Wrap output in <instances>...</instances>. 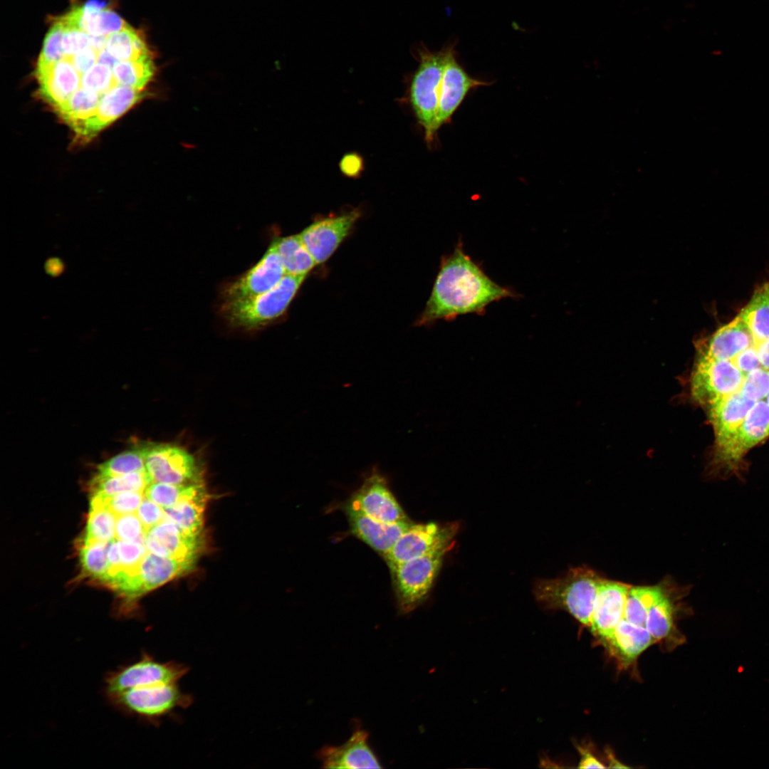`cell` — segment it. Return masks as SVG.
<instances>
[{
	"instance_id": "1",
	"label": "cell",
	"mask_w": 769,
	"mask_h": 769,
	"mask_svg": "<svg viewBox=\"0 0 769 769\" xmlns=\"http://www.w3.org/2000/svg\"><path fill=\"white\" fill-rule=\"evenodd\" d=\"M517 296L513 290L493 281L465 252L459 240L453 252L441 258L431 293L416 325L481 315L491 303Z\"/></svg>"
},
{
	"instance_id": "2",
	"label": "cell",
	"mask_w": 769,
	"mask_h": 769,
	"mask_svg": "<svg viewBox=\"0 0 769 769\" xmlns=\"http://www.w3.org/2000/svg\"><path fill=\"white\" fill-rule=\"evenodd\" d=\"M602 580L591 569L575 567L562 577L536 581L533 594L543 608L565 610L582 625L590 627L595 601Z\"/></svg>"
},
{
	"instance_id": "3",
	"label": "cell",
	"mask_w": 769,
	"mask_h": 769,
	"mask_svg": "<svg viewBox=\"0 0 769 769\" xmlns=\"http://www.w3.org/2000/svg\"><path fill=\"white\" fill-rule=\"evenodd\" d=\"M306 276L286 275L271 290L246 298L222 302L220 314L232 328L253 330L282 317Z\"/></svg>"
},
{
	"instance_id": "4",
	"label": "cell",
	"mask_w": 769,
	"mask_h": 769,
	"mask_svg": "<svg viewBox=\"0 0 769 769\" xmlns=\"http://www.w3.org/2000/svg\"><path fill=\"white\" fill-rule=\"evenodd\" d=\"M450 44L440 51L423 48L419 51V65L414 73L409 89L410 103L415 116L422 127L424 138L431 144L437 133L436 120L440 89Z\"/></svg>"
},
{
	"instance_id": "5",
	"label": "cell",
	"mask_w": 769,
	"mask_h": 769,
	"mask_svg": "<svg viewBox=\"0 0 769 769\" xmlns=\"http://www.w3.org/2000/svg\"><path fill=\"white\" fill-rule=\"evenodd\" d=\"M453 547L441 548L389 568L401 613L412 612L427 599L445 555Z\"/></svg>"
},
{
	"instance_id": "6",
	"label": "cell",
	"mask_w": 769,
	"mask_h": 769,
	"mask_svg": "<svg viewBox=\"0 0 769 769\" xmlns=\"http://www.w3.org/2000/svg\"><path fill=\"white\" fill-rule=\"evenodd\" d=\"M768 436L769 406L766 402L760 400L753 404L741 426L728 439L715 446L710 474H738L740 462L746 452Z\"/></svg>"
},
{
	"instance_id": "7",
	"label": "cell",
	"mask_w": 769,
	"mask_h": 769,
	"mask_svg": "<svg viewBox=\"0 0 769 769\" xmlns=\"http://www.w3.org/2000/svg\"><path fill=\"white\" fill-rule=\"evenodd\" d=\"M108 698L121 711L154 723L177 708H187L193 701L192 696L183 692L177 684L134 688Z\"/></svg>"
},
{
	"instance_id": "8",
	"label": "cell",
	"mask_w": 769,
	"mask_h": 769,
	"mask_svg": "<svg viewBox=\"0 0 769 769\" xmlns=\"http://www.w3.org/2000/svg\"><path fill=\"white\" fill-rule=\"evenodd\" d=\"M744 377L731 360L699 355L689 380L691 398L708 408L719 399L739 391Z\"/></svg>"
},
{
	"instance_id": "9",
	"label": "cell",
	"mask_w": 769,
	"mask_h": 769,
	"mask_svg": "<svg viewBox=\"0 0 769 769\" xmlns=\"http://www.w3.org/2000/svg\"><path fill=\"white\" fill-rule=\"evenodd\" d=\"M187 672L183 664L161 662L143 654L137 661L110 672L105 679V691L110 697L134 688L177 684Z\"/></svg>"
},
{
	"instance_id": "10",
	"label": "cell",
	"mask_w": 769,
	"mask_h": 769,
	"mask_svg": "<svg viewBox=\"0 0 769 769\" xmlns=\"http://www.w3.org/2000/svg\"><path fill=\"white\" fill-rule=\"evenodd\" d=\"M145 447V469L152 482L174 485L203 482L200 466L183 448L169 444H147Z\"/></svg>"
},
{
	"instance_id": "11",
	"label": "cell",
	"mask_w": 769,
	"mask_h": 769,
	"mask_svg": "<svg viewBox=\"0 0 769 769\" xmlns=\"http://www.w3.org/2000/svg\"><path fill=\"white\" fill-rule=\"evenodd\" d=\"M459 524L412 523L383 556L389 568L441 548L454 545Z\"/></svg>"
},
{
	"instance_id": "12",
	"label": "cell",
	"mask_w": 769,
	"mask_h": 769,
	"mask_svg": "<svg viewBox=\"0 0 769 769\" xmlns=\"http://www.w3.org/2000/svg\"><path fill=\"white\" fill-rule=\"evenodd\" d=\"M286 275L273 241L261 259L237 278L224 285L222 302L236 300L266 293Z\"/></svg>"
},
{
	"instance_id": "13",
	"label": "cell",
	"mask_w": 769,
	"mask_h": 769,
	"mask_svg": "<svg viewBox=\"0 0 769 769\" xmlns=\"http://www.w3.org/2000/svg\"><path fill=\"white\" fill-rule=\"evenodd\" d=\"M358 210L320 218L299 234L317 265L326 261L352 230Z\"/></svg>"
},
{
	"instance_id": "14",
	"label": "cell",
	"mask_w": 769,
	"mask_h": 769,
	"mask_svg": "<svg viewBox=\"0 0 769 769\" xmlns=\"http://www.w3.org/2000/svg\"><path fill=\"white\" fill-rule=\"evenodd\" d=\"M455 43L450 48L444 70L436 129L449 123L453 115L462 103L469 93L476 88L491 85V83L473 78L460 64L455 50Z\"/></svg>"
},
{
	"instance_id": "15",
	"label": "cell",
	"mask_w": 769,
	"mask_h": 769,
	"mask_svg": "<svg viewBox=\"0 0 769 769\" xmlns=\"http://www.w3.org/2000/svg\"><path fill=\"white\" fill-rule=\"evenodd\" d=\"M348 503L382 522L410 520L391 491L386 478L377 470L364 480Z\"/></svg>"
},
{
	"instance_id": "16",
	"label": "cell",
	"mask_w": 769,
	"mask_h": 769,
	"mask_svg": "<svg viewBox=\"0 0 769 769\" xmlns=\"http://www.w3.org/2000/svg\"><path fill=\"white\" fill-rule=\"evenodd\" d=\"M631 586L603 579L595 601L590 628L606 643L624 618L626 600Z\"/></svg>"
},
{
	"instance_id": "17",
	"label": "cell",
	"mask_w": 769,
	"mask_h": 769,
	"mask_svg": "<svg viewBox=\"0 0 769 769\" xmlns=\"http://www.w3.org/2000/svg\"><path fill=\"white\" fill-rule=\"evenodd\" d=\"M196 560L162 557L147 552L132 578V598L187 574L194 569Z\"/></svg>"
},
{
	"instance_id": "18",
	"label": "cell",
	"mask_w": 769,
	"mask_h": 769,
	"mask_svg": "<svg viewBox=\"0 0 769 769\" xmlns=\"http://www.w3.org/2000/svg\"><path fill=\"white\" fill-rule=\"evenodd\" d=\"M352 533L383 557L412 523H385L374 519L350 503L345 506Z\"/></svg>"
},
{
	"instance_id": "19",
	"label": "cell",
	"mask_w": 769,
	"mask_h": 769,
	"mask_svg": "<svg viewBox=\"0 0 769 769\" xmlns=\"http://www.w3.org/2000/svg\"><path fill=\"white\" fill-rule=\"evenodd\" d=\"M202 542L201 535H189L167 520L152 527L145 534L147 552L162 557L197 559Z\"/></svg>"
},
{
	"instance_id": "20",
	"label": "cell",
	"mask_w": 769,
	"mask_h": 769,
	"mask_svg": "<svg viewBox=\"0 0 769 769\" xmlns=\"http://www.w3.org/2000/svg\"><path fill=\"white\" fill-rule=\"evenodd\" d=\"M325 768H380L382 765L368 743L367 731L358 728L343 744L325 746L318 753Z\"/></svg>"
},
{
	"instance_id": "21",
	"label": "cell",
	"mask_w": 769,
	"mask_h": 769,
	"mask_svg": "<svg viewBox=\"0 0 769 769\" xmlns=\"http://www.w3.org/2000/svg\"><path fill=\"white\" fill-rule=\"evenodd\" d=\"M144 97L142 90L119 85L100 100L95 114L73 129L81 137L91 138Z\"/></svg>"
},
{
	"instance_id": "22",
	"label": "cell",
	"mask_w": 769,
	"mask_h": 769,
	"mask_svg": "<svg viewBox=\"0 0 769 769\" xmlns=\"http://www.w3.org/2000/svg\"><path fill=\"white\" fill-rule=\"evenodd\" d=\"M755 345L749 328L737 315L720 328L699 347V355L718 360H731L736 355Z\"/></svg>"
},
{
	"instance_id": "23",
	"label": "cell",
	"mask_w": 769,
	"mask_h": 769,
	"mask_svg": "<svg viewBox=\"0 0 769 769\" xmlns=\"http://www.w3.org/2000/svg\"><path fill=\"white\" fill-rule=\"evenodd\" d=\"M755 403L738 391L706 408L714 431L715 446L723 444L741 426Z\"/></svg>"
},
{
	"instance_id": "24",
	"label": "cell",
	"mask_w": 769,
	"mask_h": 769,
	"mask_svg": "<svg viewBox=\"0 0 769 769\" xmlns=\"http://www.w3.org/2000/svg\"><path fill=\"white\" fill-rule=\"evenodd\" d=\"M655 641L646 627L622 619L606 645L622 664L632 662Z\"/></svg>"
},
{
	"instance_id": "25",
	"label": "cell",
	"mask_w": 769,
	"mask_h": 769,
	"mask_svg": "<svg viewBox=\"0 0 769 769\" xmlns=\"http://www.w3.org/2000/svg\"><path fill=\"white\" fill-rule=\"evenodd\" d=\"M207 500V493L184 498L164 508V520L174 523L189 535H201Z\"/></svg>"
},
{
	"instance_id": "26",
	"label": "cell",
	"mask_w": 769,
	"mask_h": 769,
	"mask_svg": "<svg viewBox=\"0 0 769 769\" xmlns=\"http://www.w3.org/2000/svg\"><path fill=\"white\" fill-rule=\"evenodd\" d=\"M273 241L286 275L307 276L317 266L299 234L279 237Z\"/></svg>"
},
{
	"instance_id": "27",
	"label": "cell",
	"mask_w": 769,
	"mask_h": 769,
	"mask_svg": "<svg viewBox=\"0 0 769 769\" xmlns=\"http://www.w3.org/2000/svg\"><path fill=\"white\" fill-rule=\"evenodd\" d=\"M117 516L100 497L92 495L83 541L110 542L115 539Z\"/></svg>"
},
{
	"instance_id": "28",
	"label": "cell",
	"mask_w": 769,
	"mask_h": 769,
	"mask_svg": "<svg viewBox=\"0 0 769 769\" xmlns=\"http://www.w3.org/2000/svg\"><path fill=\"white\" fill-rule=\"evenodd\" d=\"M738 315L749 328L755 344L769 340V295L761 287Z\"/></svg>"
},
{
	"instance_id": "29",
	"label": "cell",
	"mask_w": 769,
	"mask_h": 769,
	"mask_svg": "<svg viewBox=\"0 0 769 769\" xmlns=\"http://www.w3.org/2000/svg\"><path fill=\"white\" fill-rule=\"evenodd\" d=\"M155 71L151 53L136 60L119 61L113 68L115 79L119 85L141 90L152 78Z\"/></svg>"
},
{
	"instance_id": "30",
	"label": "cell",
	"mask_w": 769,
	"mask_h": 769,
	"mask_svg": "<svg viewBox=\"0 0 769 769\" xmlns=\"http://www.w3.org/2000/svg\"><path fill=\"white\" fill-rule=\"evenodd\" d=\"M105 48L118 61L136 60L151 53L141 35L130 26L107 36Z\"/></svg>"
},
{
	"instance_id": "31",
	"label": "cell",
	"mask_w": 769,
	"mask_h": 769,
	"mask_svg": "<svg viewBox=\"0 0 769 769\" xmlns=\"http://www.w3.org/2000/svg\"><path fill=\"white\" fill-rule=\"evenodd\" d=\"M151 482L145 469L143 471L115 476L98 474L93 481L92 486L93 493L112 496L125 491L145 492Z\"/></svg>"
},
{
	"instance_id": "32",
	"label": "cell",
	"mask_w": 769,
	"mask_h": 769,
	"mask_svg": "<svg viewBox=\"0 0 769 769\" xmlns=\"http://www.w3.org/2000/svg\"><path fill=\"white\" fill-rule=\"evenodd\" d=\"M664 592L659 586H631L626 600L624 619L646 627L647 617L650 607Z\"/></svg>"
},
{
	"instance_id": "33",
	"label": "cell",
	"mask_w": 769,
	"mask_h": 769,
	"mask_svg": "<svg viewBox=\"0 0 769 769\" xmlns=\"http://www.w3.org/2000/svg\"><path fill=\"white\" fill-rule=\"evenodd\" d=\"M207 493L204 482L174 485L161 482H151L145 491V496L163 508H169L179 501Z\"/></svg>"
},
{
	"instance_id": "34",
	"label": "cell",
	"mask_w": 769,
	"mask_h": 769,
	"mask_svg": "<svg viewBox=\"0 0 769 769\" xmlns=\"http://www.w3.org/2000/svg\"><path fill=\"white\" fill-rule=\"evenodd\" d=\"M646 628L655 642L666 640L674 633V607L665 592L650 607Z\"/></svg>"
},
{
	"instance_id": "35",
	"label": "cell",
	"mask_w": 769,
	"mask_h": 769,
	"mask_svg": "<svg viewBox=\"0 0 769 769\" xmlns=\"http://www.w3.org/2000/svg\"><path fill=\"white\" fill-rule=\"evenodd\" d=\"M110 542L83 541L80 549V562L86 575L103 582L110 563L108 552Z\"/></svg>"
},
{
	"instance_id": "36",
	"label": "cell",
	"mask_w": 769,
	"mask_h": 769,
	"mask_svg": "<svg viewBox=\"0 0 769 769\" xmlns=\"http://www.w3.org/2000/svg\"><path fill=\"white\" fill-rule=\"evenodd\" d=\"M145 470V444L125 451L98 466V475L115 476Z\"/></svg>"
},
{
	"instance_id": "37",
	"label": "cell",
	"mask_w": 769,
	"mask_h": 769,
	"mask_svg": "<svg viewBox=\"0 0 769 769\" xmlns=\"http://www.w3.org/2000/svg\"><path fill=\"white\" fill-rule=\"evenodd\" d=\"M117 85L119 84L115 79L113 68L97 63L81 75L79 89L95 92L100 95L102 99Z\"/></svg>"
},
{
	"instance_id": "38",
	"label": "cell",
	"mask_w": 769,
	"mask_h": 769,
	"mask_svg": "<svg viewBox=\"0 0 769 769\" xmlns=\"http://www.w3.org/2000/svg\"><path fill=\"white\" fill-rule=\"evenodd\" d=\"M65 27L58 19L48 31L37 66H51L64 58L62 39Z\"/></svg>"
},
{
	"instance_id": "39",
	"label": "cell",
	"mask_w": 769,
	"mask_h": 769,
	"mask_svg": "<svg viewBox=\"0 0 769 769\" xmlns=\"http://www.w3.org/2000/svg\"><path fill=\"white\" fill-rule=\"evenodd\" d=\"M739 391L755 402L763 400L769 392V370L760 367L748 373Z\"/></svg>"
},
{
	"instance_id": "40",
	"label": "cell",
	"mask_w": 769,
	"mask_h": 769,
	"mask_svg": "<svg viewBox=\"0 0 769 769\" xmlns=\"http://www.w3.org/2000/svg\"><path fill=\"white\" fill-rule=\"evenodd\" d=\"M117 540L120 563L119 572L122 571L130 575L135 574L140 563L147 553L145 543L117 539Z\"/></svg>"
},
{
	"instance_id": "41",
	"label": "cell",
	"mask_w": 769,
	"mask_h": 769,
	"mask_svg": "<svg viewBox=\"0 0 769 769\" xmlns=\"http://www.w3.org/2000/svg\"><path fill=\"white\" fill-rule=\"evenodd\" d=\"M146 530L136 513L117 516L115 538L145 543Z\"/></svg>"
},
{
	"instance_id": "42",
	"label": "cell",
	"mask_w": 769,
	"mask_h": 769,
	"mask_svg": "<svg viewBox=\"0 0 769 769\" xmlns=\"http://www.w3.org/2000/svg\"><path fill=\"white\" fill-rule=\"evenodd\" d=\"M145 496V492H121L112 496H108L107 506L117 516L135 513Z\"/></svg>"
},
{
	"instance_id": "43",
	"label": "cell",
	"mask_w": 769,
	"mask_h": 769,
	"mask_svg": "<svg viewBox=\"0 0 769 769\" xmlns=\"http://www.w3.org/2000/svg\"><path fill=\"white\" fill-rule=\"evenodd\" d=\"M128 26L129 25L117 13L106 8L98 12L94 18L91 35L108 36Z\"/></svg>"
},
{
	"instance_id": "44",
	"label": "cell",
	"mask_w": 769,
	"mask_h": 769,
	"mask_svg": "<svg viewBox=\"0 0 769 769\" xmlns=\"http://www.w3.org/2000/svg\"><path fill=\"white\" fill-rule=\"evenodd\" d=\"M90 35L78 28H65L62 39L64 58H70L90 46Z\"/></svg>"
},
{
	"instance_id": "45",
	"label": "cell",
	"mask_w": 769,
	"mask_h": 769,
	"mask_svg": "<svg viewBox=\"0 0 769 769\" xmlns=\"http://www.w3.org/2000/svg\"><path fill=\"white\" fill-rule=\"evenodd\" d=\"M136 514L146 531L164 520V508L146 496H145L138 508Z\"/></svg>"
},
{
	"instance_id": "46",
	"label": "cell",
	"mask_w": 769,
	"mask_h": 769,
	"mask_svg": "<svg viewBox=\"0 0 769 769\" xmlns=\"http://www.w3.org/2000/svg\"><path fill=\"white\" fill-rule=\"evenodd\" d=\"M731 361L745 376L750 372L762 367L755 345L741 351Z\"/></svg>"
},
{
	"instance_id": "47",
	"label": "cell",
	"mask_w": 769,
	"mask_h": 769,
	"mask_svg": "<svg viewBox=\"0 0 769 769\" xmlns=\"http://www.w3.org/2000/svg\"><path fill=\"white\" fill-rule=\"evenodd\" d=\"M99 53L92 46H88L68 58L80 77L87 70L98 63Z\"/></svg>"
},
{
	"instance_id": "48",
	"label": "cell",
	"mask_w": 769,
	"mask_h": 769,
	"mask_svg": "<svg viewBox=\"0 0 769 769\" xmlns=\"http://www.w3.org/2000/svg\"><path fill=\"white\" fill-rule=\"evenodd\" d=\"M362 159L355 153L345 155L340 162L342 172L352 177L358 176L362 170Z\"/></svg>"
},
{
	"instance_id": "49",
	"label": "cell",
	"mask_w": 769,
	"mask_h": 769,
	"mask_svg": "<svg viewBox=\"0 0 769 769\" xmlns=\"http://www.w3.org/2000/svg\"><path fill=\"white\" fill-rule=\"evenodd\" d=\"M579 754L580 755V761L578 763V768H607L601 761H600L592 753L581 746L577 747Z\"/></svg>"
},
{
	"instance_id": "50",
	"label": "cell",
	"mask_w": 769,
	"mask_h": 769,
	"mask_svg": "<svg viewBox=\"0 0 769 769\" xmlns=\"http://www.w3.org/2000/svg\"><path fill=\"white\" fill-rule=\"evenodd\" d=\"M762 367L769 370V340L754 345Z\"/></svg>"
},
{
	"instance_id": "51",
	"label": "cell",
	"mask_w": 769,
	"mask_h": 769,
	"mask_svg": "<svg viewBox=\"0 0 769 769\" xmlns=\"http://www.w3.org/2000/svg\"><path fill=\"white\" fill-rule=\"evenodd\" d=\"M119 61L113 57L106 48L103 49L99 53L98 63L105 64L110 66L113 68L114 66Z\"/></svg>"
},
{
	"instance_id": "52",
	"label": "cell",
	"mask_w": 769,
	"mask_h": 769,
	"mask_svg": "<svg viewBox=\"0 0 769 769\" xmlns=\"http://www.w3.org/2000/svg\"><path fill=\"white\" fill-rule=\"evenodd\" d=\"M106 0H88L83 6L85 9L92 11H100L107 8Z\"/></svg>"
},
{
	"instance_id": "53",
	"label": "cell",
	"mask_w": 769,
	"mask_h": 769,
	"mask_svg": "<svg viewBox=\"0 0 769 769\" xmlns=\"http://www.w3.org/2000/svg\"><path fill=\"white\" fill-rule=\"evenodd\" d=\"M106 40L107 36H90V46L100 52L105 48Z\"/></svg>"
},
{
	"instance_id": "54",
	"label": "cell",
	"mask_w": 769,
	"mask_h": 769,
	"mask_svg": "<svg viewBox=\"0 0 769 769\" xmlns=\"http://www.w3.org/2000/svg\"><path fill=\"white\" fill-rule=\"evenodd\" d=\"M607 760H608V766L607 768H629L627 765H624L622 763L619 761L616 758H614V755L610 751L607 752Z\"/></svg>"
},
{
	"instance_id": "55",
	"label": "cell",
	"mask_w": 769,
	"mask_h": 769,
	"mask_svg": "<svg viewBox=\"0 0 769 769\" xmlns=\"http://www.w3.org/2000/svg\"><path fill=\"white\" fill-rule=\"evenodd\" d=\"M761 288L769 295V281L765 283L763 286H761Z\"/></svg>"
},
{
	"instance_id": "56",
	"label": "cell",
	"mask_w": 769,
	"mask_h": 769,
	"mask_svg": "<svg viewBox=\"0 0 769 769\" xmlns=\"http://www.w3.org/2000/svg\"><path fill=\"white\" fill-rule=\"evenodd\" d=\"M766 402H767V404H768V406H769V392H768V394H767V396H766Z\"/></svg>"
}]
</instances>
